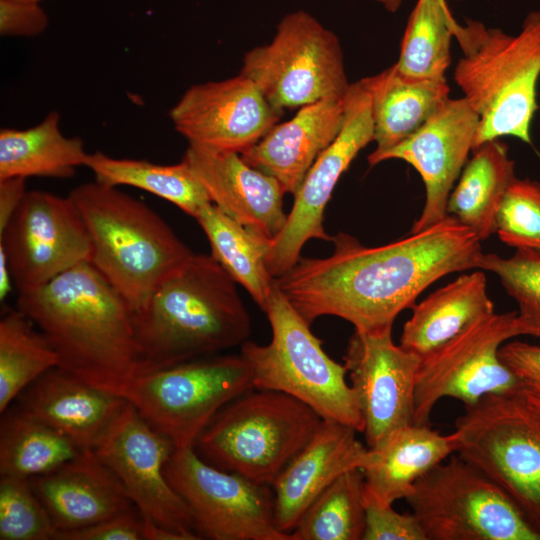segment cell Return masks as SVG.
Listing matches in <instances>:
<instances>
[{"mask_svg": "<svg viewBox=\"0 0 540 540\" xmlns=\"http://www.w3.org/2000/svg\"><path fill=\"white\" fill-rule=\"evenodd\" d=\"M254 388L241 354H213L144 369L115 394L132 404L176 448L194 446L227 403Z\"/></svg>", "mask_w": 540, "mask_h": 540, "instance_id": "9", "label": "cell"}, {"mask_svg": "<svg viewBox=\"0 0 540 540\" xmlns=\"http://www.w3.org/2000/svg\"><path fill=\"white\" fill-rule=\"evenodd\" d=\"M322 421L286 393L252 388L222 407L194 448L209 464L271 485Z\"/></svg>", "mask_w": 540, "mask_h": 540, "instance_id": "6", "label": "cell"}, {"mask_svg": "<svg viewBox=\"0 0 540 540\" xmlns=\"http://www.w3.org/2000/svg\"><path fill=\"white\" fill-rule=\"evenodd\" d=\"M363 540H427L412 512L399 513L365 489V530Z\"/></svg>", "mask_w": 540, "mask_h": 540, "instance_id": "39", "label": "cell"}, {"mask_svg": "<svg viewBox=\"0 0 540 540\" xmlns=\"http://www.w3.org/2000/svg\"><path fill=\"white\" fill-rule=\"evenodd\" d=\"M16 304L52 345L58 367L84 382L116 393L146 369L130 307L90 262L19 292Z\"/></svg>", "mask_w": 540, "mask_h": 540, "instance_id": "2", "label": "cell"}, {"mask_svg": "<svg viewBox=\"0 0 540 540\" xmlns=\"http://www.w3.org/2000/svg\"><path fill=\"white\" fill-rule=\"evenodd\" d=\"M479 116L462 97L449 98L415 134L383 153L377 164L399 159L420 174L426 190L423 210L410 234L448 216L449 195L473 150Z\"/></svg>", "mask_w": 540, "mask_h": 540, "instance_id": "19", "label": "cell"}, {"mask_svg": "<svg viewBox=\"0 0 540 540\" xmlns=\"http://www.w3.org/2000/svg\"><path fill=\"white\" fill-rule=\"evenodd\" d=\"M372 141L371 95L362 78L350 85L345 118L338 136L306 174L294 195L283 229L271 240L266 264L274 278L282 276L298 262L308 240L331 241L332 237L323 226L325 208L341 175Z\"/></svg>", "mask_w": 540, "mask_h": 540, "instance_id": "16", "label": "cell"}, {"mask_svg": "<svg viewBox=\"0 0 540 540\" xmlns=\"http://www.w3.org/2000/svg\"><path fill=\"white\" fill-rule=\"evenodd\" d=\"M70 439L24 413L8 408L0 422V475L31 479L48 474L78 456Z\"/></svg>", "mask_w": 540, "mask_h": 540, "instance_id": "32", "label": "cell"}, {"mask_svg": "<svg viewBox=\"0 0 540 540\" xmlns=\"http://www.w3.org/2000/svg\"><path fill=\"white\" fill-rule=\"evenodd\" d=\"M403 326L400 346L421 359L430 355L476 321L494 312L480 269L437 289L413 307Z\"/></svg>", "mask_w": 540, "mask_h": 540, "instance_id": "27", "label": "cell"}, {"mask_svg": "<svg viewBox=\"0 0 540 540\" xmlns=\"http://www.w3.org/2000/svg\"><path fill=\"white\" fill-rule=\"evenodd\" d=\"M354 428L322 419L304 447L271 484L277 528L290 534L309 505L342 473L363 469L371 451Z\"/></svg>", "mask_w": 540, "mask_h": 540, "instance_id": "21", "label": "cell"}, {"mask_svg": "<svg viewBox=\"0 0 540 540\" xmlns=\"http://www.w3.org/2000/svg\"><path fill=\"white\" fill-rule=\"evenodd\" d=\"M29 482L58 533L136 508L117 476L93 449L83 450L58 469Z\"/></svg>", "mask_w": 540, "mask_h": 540, "instance_id": "22", "label": "cell"}, {"mask_svg": "<svg viewBox=\"0 0 540 540\" xmlns=\"http://www.w3.org/2000/svg\"><path fill=\"white\" fill-rule=\"evenodd\" d=\"M88 155L82 139L62 133L56 111L33 127L0 130V179L70 178Z\"/></svg>", "mask_w": 540, "mask_h": 540, "instance_id": "29", "label": "cell"}, {"mask_svg": "<svg viewBox=\"0 0 540 540\" xmlns=\"http://www.w3.org/2000/svg\"><path fill=\"white\" fill-rule=\"evenodd\" d=\"M456 23L446 0H417L394 63L397 70L411 79L445 80Z\"/></svg>", "mask_w": 540, "mask_h": 540, "instance_id": "34", "label": "cell"}, {"mask_svg": "<svg viewBox=\"0 0 540 540\" xmlns=\"http://www.w3.org/2000/svg\"><path fill=\"white\" fill-rule=\"evenodd\" d=\"M133 323L146 369L241 346L251 332L235 281L211 255L195 253L155 288Z\"/></svg>", "mask_w": 540, "mask_h": 540, "instance_id": "3", "label": "cell"}, {"mask_svg": "<svg viewBox=\"0 0 540 540\" xmlns=\"http://www.w3.org/2000/svg\"><path fill=\"white\" fill-rule=\"evenodd\" d=\"M454 38L463 56L453 79L479 116L473 150L504 136L531 143L538 109L540 11L529 12L517 34L467 19L455 24Z\"/></svg>", "mask_w": 540, "mask_h": 540, "instance_id": "4", "label": "cell"}, {"mask_svg": "<svg viewBox=\"0 0 540 540\" xmlns=\"http://www.w3.org/2000/svg\"><path fill=\"white\" fill-rule=\"evenodd\" d=\"M498 354L521 382L524 392L540 396V345L512 341L504 343Z\"/></svg>", "mask_w": 540, "mask_h": 540, "instance_id": "42", "label": "cell"}, {"mask_svg": "<svg viewBox=\"0 0 540 540\" xmlns=\"http://www.w3.org/2000/svg\"><path fill=\"white\" fill-rule=\"evenodd\" d=\"M343 359L363 417L368 448H377L394 432L413 424L421 358L396 345L392 329L355 330Z\"/></svg>", "mask_w": 540, "mask_h": 540, "instance_id": "17", "label": "cell"}, {"mask_svg": "<svg viewBox=\"0 0 540 540\" xmlns=\"http://www.w3.org/2000/svg\"><path fill=\"white\" fill-rule=\"evenodd\" d=\"M524 395L526 396L527 400L540 411V396L532 395L525 392Z\"/></svg>", "mask_w": 540, "mask_h": 540, "instance_id": "47", "label": "cell"}, {"mask_svg": "<svg viewBox=\"0 0 540 540\" xmlns=\"http://www.w3.org/2000/svg\"><path fill=\"white\" fill-rule=\"evenodd\" d=\"M263 312L271 326V342L259 345L247 340L240 346L254 388L286 393L309 405L322 419L363 433L360 407L346 381L347 368L326 354L310 324L276 285Z\"/></svg>", "mask_w": 540, "mask_h": 540, "instance_id": "7", "label": "cell"}, {"mask_svg": "<svg viewBox=\"0 0 540 540\" xmlns=\"http://www.w3.org/2000/svg\"><path fill=\"white\" fill-rule=\"evenodd\" d=\"M472 152L449 195L447 213L482 241L496 233L497 212L515 178V161L500 139L487 141Z\"/></svg>", "mask_w": 540, "mask_h": 540, "instance_id": "28", "label": "cell"}, {"mask_svg": "<svg viewBox=\"0 0 540 540\" xmlns=\"http://www.w3.org/2000/svg\"><path fill=\"white\" fill-rule=\"evenodd\" d=\"M58 531L29 479H0V540H56Z\"/></svg>", "mask_w": 540, "mask_h": 540, "instance_id": "37", "label": "cell"}, {"mask_svg": "<svg viewBox=\"0 0 540 540\" xmlns=\"http://www.w3.org/2000/svg\"><path fill=\"white\" fill-rule=\"evenodd\" d=\"M69 196L90 236L89 262L132 313L193 254L156 212L117 187L87 182Z\"/></svg>", "mask_w": 540, "mask_h": 540, "instance_id": "5", "label": "cell"}, {"mask_svg": "<svg viewBox=\"0 0 540 540\" xmlns=\"http://www.w3.org/2000/svg\"><path fill=\"white\" fill-rule=\"evenodd\" d=\"M346 103L347 96L303 106L240 155L253 168L274 177L285 194L294 196L316 159L338 136Z\"/></svg>", "mask_w": 540, "mask_h": 540, "instance_id": "23", "label": "cell"}, {"mask_svg": "<svg viewBox=\"0 0 540 540\" xmlns=\"http://www.w3.org/2000/svg\"><path fill=\"white\" fill-rule=\"evenodd\" d=\"M370 449V448H369ZM455 431L441 434L429 424H410L389 436L371 451L362 469L367 493L384 504L405 499L415 482L456 453Z\"/></svg>", "mask_w": 540, "mask_h": 540, "instance_id": "26", "label": "cell"}, {"mask_svg": "<svg viewBox=\"0 0 540 540\" xmlns=\"http://www.w3.org/2000/svg\"><path fill=\"white\" fill-rule=\"evenodd\" d=\"M457 454L491 478L540 537V411L524 392L491 394L455 422Z\"/></svg>", "mask_w": 540, "mask_h": 540, "instance_id": "8", "label": "cell"}, {"mask_svg": "<svg viewBox=\"0 0 540 540\" xmlns=\"http://www.w3.org/2000/svg\"><path fill=\"white\" fill-rule=\"evenodd\" d=\"M240 73L281 113L346 97L351 85L339 38L304 10L286 14L270 43L246 52Z\"/></svg>", "mask_w": 540, "mask_h": 540, "instance_id": "11", "label": "cell"}, {"mask_svg": "<svg viewBox=\"0 0 540 540\" xmlns=\"http://www.w3.org/2000/svg\"><path fill=\"white\" fill-rule=\"evenodd\" d=\"M427 540H540L508 495L457 453L405 497Z\"/></svg>", "mask_w": 540, "mask_h": 540, "instance_id": "10", "label": "cell"}, {"mask_svg": "<svg viewBox=\"0 0 540 540\" xmlns=\"http://www.w3.org/2000/svg\"><path fill=\"white\" fill-rule=\"evenodd\" d=\"M165 474L190 509L201 539L293 540L276 526L271 485L209 464L194 446L176 448Z\"/></svg>", "mask_w": 540, "mask_h": 540, "instance_id": "12", "label": "cell"}, {"mask_svg": "<svg viewBox=\"0 0 540 540\" xmlns=\"http://www.w3.org/2000/svg\"><path fill=\"white\" fill-rule=\"evenodd\" d=\"M49 23L39 2L0 0V35L2 37H35L42 34Z\"/></svg>", "mask_w": 540, "mask_h": 540, "instance_id": "40", "label": "cell"}, {"mask_svg": "<svg viewBox=\"0 0 540 540\" xmlns=\"http://www.w3.org/2000/svg\"><path fill=\"white\" fill-rule=\"evenodd\" d=\"M195 219L207 236L211 256L263 311L275 285L266 264L272 239L235 221L213 203Z\"/></svg>", "mask_w": 540, "mask_h": 540, "instance_id": "30", "label": "cell"}, {"mask_svg": "<svg viewBox=\"0 0 540 540\" xmlns=\"http://www.w3.org/2000/svg\"><path fill=\"white\" fill-rule=\"evenodd\" d=\"M17 292L37 289L69 269L89 262L90 236L72 200L42 190H27L0 231Z\"/></svg>", "mask_w": 540, "mask_h": 540, "instance_id": "14", "label": "cell"}, {"mask_svg": "<svg viewBox=\"0 0 540 540\" xmlns=\"http://www.w3.org/2000/svg\"><path fill=\"white\" fill-rule=\"evenodd\" d=\"M496 233L515 249H540L539 181L514 178L497 212Z\"/></svg>", "mask_w": 540, "mask_h": 540, "instance_id": "38", "label": "cell"}, {"mask_svg": "<svg viewBox=\"0 0 540 540\" xmlns=\"http://www.w3.org/2000/svg\"><path fill=\"white\" fill-rule=\"evenodd\" d=\"M54 367H58V355L44 334L18 308L4 307L0 319V413Z\"/></svg>", "mask_w": 540, "mask_h": 540, "instance_id": "33", "label": "cell"}, {"mask_svg": "<svg viewBox=\"0 0 540 540\" xmlns=\"http://www.w3.org/2000/svg\"><path fill=\"white\" fill-rule=\"evenodd\" d=\"M176 447L149 424L128 401L93 450L117 476L141 516L180 533L201 539L190 509L169 483L165 466Z\"/></svg>", "mask_w": 540, "mask_h": 540, "instance_id": "15", "label": "cell"}, {"mask_svg": "<svg viewBox=\"0 0 540 540\" xmlns=\"http://www.w3.org/2000/svg\"><path fill=\"white\" fill-rule=\"evenodd\" d=\"M14 286L12 274L7 262V258L0 249V301L4 303L7 297L10 295Z\"/></svg>", "mask_w": 540, "mask_h": 540, "instance_id": "45", "label": "cell"}, {"mask_svg": "<svg viewBox=\"0 0 540 540\" xmlns=\"http://www.w3.org/2000/svg\"><path fill=\"white\" fill-rule=\"evenodd\" d=\"M142 516L137 508L90 526L59 532L56 540H142Z\"/></svg>", "mask_w": 540, "mask_h": 540, "instance_id": "41", "label": "cell"}, {"mask_svg": "<svg viewBox=\"0 0 540 540\" xmlns=\"http://www.w3.org/2000/svg\"><path fill=\"white\" fill-rule=\"evenodd\" d=\"M516 317L517 311L493 313L421 359L414 424H429L435 405L445 397L469 407L487 395L524 392L521 382L498 354L505 341L521 335Z\"/></svg>", "mask_w": 540, "mask_h": 540, "instance_id": "13", "label": "cell"}, {"mask_svg": "<svg viewBox=\"0 0 540 540\" xmlns=\"http://www.w3.org/2000/svg\"><path fill=\"white\" fill-rule=\"evenodd\" d=\"M379 5H381L386 11L390 13L397 12L403 3V0H371Z\"/></svg>", "mask_w": 540, "mask_h": 540, "instance_id": "46", "label": "cell"}, {"mask_svg": "<svg viewBox=\"0 0 540 540\" xmlns=\"http://www.w3.org/2000/svg\"><path fill=\"white\" fill-rule=\"evenodd\" d=\"M371 95L375 150L370 166L386 151L415 134L450 98L447 80L405 77L395 64L363 78Z\"/></svg>", "mask_w": 540, "mask_h": 540, "instance_id": "25", "label": "cell"}, {"mask_svg": "<svg viewBox=\"0 0 540 540\" xmlns=\"http://www.w3.org/2000/svg\"><path fill=\"white\" fill-rule=\"evenodd\" d=\"M17 407L81 450L93 449L126 400L54 367L17 398Z\"/></svg>", "mask_w": 540, "mask_h": 540, "instance_id": "24", "label": "cell"}, {"mask_svg": "<svg viewBox=\"0 0 540 540\" xmlns=\"http://www.w3.org/2000/svg\"><path fill=\"white\" fill-rule=\"evenodd\" d=\"M141 533L142 540H188L186 536L167 529L143 516Z\"/></svg>", "mask_w": 540, "mask_h": 540, "instance_id": "44", "label": "cell"}, {"mask_svg": "<svg viewBox=\"0 0 540 540\" xmlns=\"http://www.w3.org/2000/svg\"><path fill=\"white\" fill-rule=\"evenodd\" d=\"M25 180L22 177L0 179V231L5 228L27 192Z\"/></svg>", "mask_w": 540, "mask_h": 540, "instance_id": "43", "label": "cell"}, {"mask_svg": "<svg viewBox=\"0 0 540 540\" xmlns=\"http://www.w3.org/2000/svg\"><path fill=\"white\" fill-rule=\"evenodd\" d=\"M27 1H34V2H39L40 3L43 0H27Z\"/></svg>", "mask_w": 540, "mask_h": 540, "instance_id": "48", "label": "cell"}, {"mask_svg": "<svg viewBox=\"0 0 540 540\" xmlns=\"http://www.w3.org/2000/svg\"><path fill=\"white\" fill-rule=\"evenodd\" d=\"M331 242L329 257H300L275 285L310 325L331 315L361 332L392 329L428 286L447 274L478 269L483 254L479 237L451 215L383 246H364L341 232Z\"/></svg>", "mask_w": 540, "mask_h": 540, "instance_id": "1", "label": "cell"}, {"mask_svg": "<svg viewBox=\"0 0 540 540\" xmlns=\"http://www.w3.org/2000/svg\"><path fill=\"white\" fill-rule=\"evenodd\" d=\"M247 76L194 84L170 109L174 129L188 144L242 153L280 118Z\"/></svg>", "mask_w": 540, "mask_h": 540, "instance_id": "18", "label": "cell"}, {"mask_svg": "<svg viewBox=\"0 0 540 540\" xmlns=\"http://www.w3.org/2000/svg\"><path fill=\"white\" fill-rule=\"evenodd\" d=\"M478 269L496 274L516 301L521 335L540 338V249H516L509 258L483 253Z\"/></svg>", "mask_w": 540, "mask_h": 540, "instance_id": "36", "label": "cell"}, {"mask_svg": "<svg viewBox=\"0 0 540 540\" xmlns=\"http://www.w3.org/2000/svg\"><path fill=\"white\" fill-rule=\"evenodd\" d=\"M85 167L93 172L95 181L99 183L144 190L169 201L194 218L204 206L212 203L184 161L162 165L146 160L114 158L97 151L89 153Z\"/></svg>", "mask_w": 540, "mask_h": 540, "instance_id": "31", "label": "cell"}, {"mask_svg": "<svg viewBox=\"0 0 540 540\" xmlns=\"http://www.w3.org/2000/svg\"><path fill=\"white\" fill-rule=\"evenodd\" d=\"M365 530L362 469L342 473L305 510L291 532L293 540H361Z\"/></svg>", "mask_w": 540, "mask_h": 540, "instance_id": "35", "label": "cell"}, {"mask_svg": "<svg viewBox=\"0 0 540 540\" xmlns=\"http://www.w3.org/2000/svg\"><path fill=\"white\" fill-rule=\"evenodd\" d=\"M184 161L207 191L211 202L240 224L270 239L283 229L281 184L250 166L240 153L188 144Z\"/></svg>", "mask_w": 540, "mask_h": 540, "instance_id": "20", "label": "cell"}]
</instances>
